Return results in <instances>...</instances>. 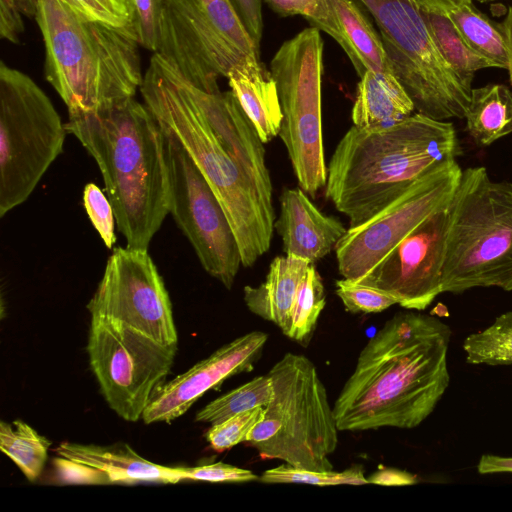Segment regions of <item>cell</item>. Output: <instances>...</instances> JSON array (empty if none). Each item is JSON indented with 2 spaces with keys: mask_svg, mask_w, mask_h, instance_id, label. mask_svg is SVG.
<instances>
[{
  "mask_svg": "<svg viewBox=\"0 0 512 512\" xmlns=\"http://www.w3.org/2000/svg\"><path fill=\"white\" fill-rule=\"evenodd\" d=\"M450 339V327L432 315L407 311L388 319L335 400L339 431L419 426L449 386Z\"/></svg>",
  "mask_w": 512,
  "mask_h": 512,
  "instance_id": "6da1fadb",
  "label": "cell"
},
{
  "mask_svg": "<svg viewBox=\"0 0 512 512\" xmlns=\"http://www.w3.org/2000/svg\"><path fill=\"white\" fill-rule=\"evenodd\" d=\"M95 160L126 246L148 247L169 213L170 180L164 130L134 98L65 123Z\"/></svg>",
  "mask_w": 512,
  "mask_h": 512,
  "instance_id": "7a4b0ae2",
  "label": "cell"
},
{
  "mask_svg": "<svg viewBox=\"0 0 512 512\" xmlns=\"http://www.w3.org/2000/svg\"><path fill=\"white\" fill-rule=\"evenodd\" d=\"M461 154L452 122L418 112L387 127L353 125L327 166L325 196L358 226L414 181Z\"/></svg>",
  "mask_w": 512,
  "mask_h": 512,
  "instance_id": "3957f363",
  "label": "cell"
},
{
  "mask_svg": "<svg viewBox=\"0 0 512 512\" xmlns=\"http://www.w3.org/2000/svg\"><path fill=\"white\" fill-rule=\"evenodd\" d=\"M44 74L68 117L134 98L144 75L134 22L114 27L81 18L59 0H39Z\"/></svg>",
  "mask_w": 512,
  "mask_h": 512,
  "instance_id": "277c9868",
  "label": "cell"
},
{
  "mask_svg": "<svg viewBox=\"0 0 512 512\" xmlns=\"http://www.w3.org/2000/svg\"><path fill=\"white\" fill-rule=\"evenodd\" d=\"M140 93L144 104L188 152L222 205L235 234L242 266L252 267L270 248L275 213L224 149L190 83L170 62L153 53Z\"/></svg>",
  "mask_w": 512,
  "mask_h": 512,
  "instance_id": "5b68a950",
  "label": "cell"
},
{
  "mask_svg": "<svg viewBox=\"0 0 512 512\" xmlns=\"http://www.w3.org/2000/svg\"><path fill=\"white\" fill-rule=\"evenodd\" d=\"M489 287L512 291V182L469 167L450 203L442 293Z\"/></svg>",
  "mask_w": 512,
  "mask_h": 512,
  "instance_id": "8992f818",
  "label": "cell"
},
{
  "mask_svg": "<svg viewBox=\"0 0 512 512\" xmlns=\"http://www.w3.org/2000/svg\"><path fill=\"white\" fill-rule=\"evenodd\" d=\"M273 397L246 442L263 459L298 468L333 470L329 456L338 445L336 418L314 363L286 353L268 372Z\"/></svg>",
  "mask_w": 512,
  "mask_h": 512,
  "instance_id": "52a82bcc",
  "label": "cell"
},
{
  "mask_svg": "<svg viewBox=\"0 0 512 512\" xmlns=\"http://www.w3.org/2000/svg\"><path fill=\"white\" fill-rule=\"evenodd\" d=\"M158 50L190 83L218 93L234 68L263 66L231 0H156Z\"/></svg>",
  "mask_w": 512,
  "mask_h": 512,
  "instance_id": "ba28073f",
  "label": "cell"
},
{
  "mask_svg": "<svg viewBox=\"0 0 512 512\" xmlns=\"http://www.w3.org/2000/svg\"><path fill=\"white\" fill-rule=\"evenodd\" d=\"M68 131L47 94L0 63V217L24 203L64 152Z\"/></svg>",
  "mask_w": 512,
  "mask_h": 512,
  "instance_id": "9c48e42d",
  "label": "cell"
},
{
  "mask_svg": "<svg viewBox=\"0 0 512 512\" xmlns=\"http://www.w3.org/2000/svg\"><path fill=\"white\" fill-rule=\"evenodd\" d=\"M379 29L390 68L415 110L436 120L464 119L471 91L438 49L413 0H360Z\"/></svg>",
  "mask_w": 512,
  "mask_h": 512,
  "instance_id": "30bf717a",
  "label": "cell"
},
{
  "mask_svg": "<svg viewBox=\"0 0 512 512\" xmlns=\"http://www.w3.org/2000/svg\"><path fill=\"white\" fill-rule=\"evenodd\" d=\"M269 71L283 116L279 137L299 187L314 198L327 181L322 135L324 41L320 30L311 26L283 42Z\"/></svg>",
  "mask_w": 512,
  "mask_h": 512,
  "instance_id": "8fae6325",
  "label": "cell"
},
{
  "mask_svg": "<svg viewBox=\"0 0 512 512\" xmlns=\"http://www.w3.org/2000/svg\"><path fill=\"white\" fill-rule=\"evenodd\" d=\"M86 349L109 407L136 422L166 383L177 344L159 343L119 321L91 317Z\"/></svg>",
  "mask_w": 512,
  "mask_h": 512,
  "instance_id": "7c38bea8",
  "label": "cell"
},
{
  "mask_svg": "<svg viewBox=\"0 0 512 512\" xmlns=\"http://www.w3.org/2000/svg\"><path fill=\"white\" fill-rule=\"evenodd\" d=\"M162 127L170 180L169 213L203 269L229 290L242 265L231 224L188 152L169 129Z\"/></svg>",
  "mask_w": 512,
  "mask_h": 512,
  "instance_id": "4fadbf2b",
  "label": "cell"
},
{
  "mask_svg": "<svg viewBox=\"0 0 512 512\" xmlns=\"http://www.w3.org/2000/svg\"><path fill=\"white\" fill-rule=\"evenodd\" d=\"M461 174L456 160L443 163L369 220L349 227L334 248L340 275L354 281L362 278L416 226L451 203Z\"/></svg>",
  "mask_w": 512,
  "mask_h": 512,
  "instance_id": "5bb4252c",
  "label": "cell"
},
{
  "mask_svg": "<svg viewBox=\"0 0 512 512\" xmlns=\"http://www.w3.org/2000/svg\"><path fill=\"white\" fill-rule=\"evenodd\" d=\"M87 309L91 317L122 322L165 345L178 344L169 293L148 250L115 247Z\"/></svg>",
  "mask_w": 512,
  "mask_h": 512,
  "instance_id": "9a60e30c",
  "label": "cell"
},
{
  "mask_svg": "<svg viewBox=\"0 0 512 512\" xmlns=\"http://www.w3.org/2000/svg\"><path fill=\"white\" fill-rule=\"evenodd\" d=\"M450 204L416 226L357 280L383 290L407 310L422 311L442 293Z\"/></svg>",
  "mask_w": 512,
  "mask_h": 512,
  "instance_id": "2e32d148",
  "label": "cell"
},
{
  "mask_svg": "<svg viewBox=\"0 0 512 512\" xmlns=\"http://www.w3.org/2000/svg\"><path fill=\"white\" fill-rule=\"evenodd\" d=\"M268 334L251 331L223 345L186 372L166 382L144 411L145 424L170 423L185 414L208 390L249 372L262 355Z\"/></svg>",
  "mask_w": 512,
  "mask_h": 512,
  "instance_id": "e0dca14e",
  "label": "cell"
},
{
  "mask_svg": "<svg viewBox=\"0 0 512 512\" xmlns=\"http://www.w3.org/2000/svg\"><path fill=\"white\" fill-rule=\"evenodd\" d=\"M192 92L221 145L248 177L265 207L274 211L264 143L232 91L208 93L192 84Z\"/></svg>",
  "mask_w": 512,
  "mask_h": 512,
  "instance_id": "ac0fdd59",
  "label": "cell"
},
{
  "mask_svg": "<svg viewBox=\"0 0 512 512\" xmlns=\"http://www.w3.org/2000/svg\"><path fill=\"white\" fill-rule=\"evenodd\" d=\"M274 229L285 255L310 263L328 255L347 231L337 217L322 213L301 188L283 190Z\"/></svg>",
  "mask_w": 512,
  "mask_h": 512,
  "instance_id": "d6986e66",
  "label": "cell"
},
{
  "mask_svg": "<svg viewBox=\"0 0 512 512\" xmlns=\"http://www.w3.org/2000/svg\"><path fill=\"white\" fill-rule=\"evenodd\" d=\"M57 455L84 463L105 472L111 483L156 482L174 484L183 480L180 467L151 462L126 443L113 445L62 442Z\"/></svg>",
  "mask_w": 512,
  "mask_h": 512,
  "instance_id": "ffe728a7",
  "label": "cell"
},
{
  "mask_svg": "<svg viewBox=\"0 0 512 512\" xmlns=\"http://www.w3.org/2000/svg\"><path fill=\"white\" fill-rule=\"evenodd\" d=\"M330 25L325 31L344 50L357 75L392 72L380 34L354 0H327Z\"/></svg>",
  "mask_w": 512,
  "mask_h": 512,
  "instance_id": "44dd1931",
  "label": "cell"
},
{
  "mask_svg": "<svg viewBox=\"0 0 512 512\" xmlns=\"http://www.w3.org/2000/svg\"><path fill=\"white\" fill-rule=\"evenodd\" d=\"M309 265L310 262L293 256L275 257L265 280L256 287L247 285L243 289V300L249 311L272 322L284 333Z\"/></svg>",
  "mask_w": 512,
  "mask_h": 512,
  "instance_id": "7402d4cb",
  "label": "cell"
},
{
  "mask_svg": "<svg viewBox=\"0 0 512 512\" xmlns=\"http://www.w3.org/2000/svg\"><path fill=\"white\" fill-rule=\"evenodd\" d=\"M414 111L412 100L393 72L368 70L360 77L351 112L353 125L387 127Z\"/></svg>",
  "mask_w": 512,
  "mask_h": 512,
  "instance_id": "603a6c76",
  "label": "cell"
},
{
  "mask_svg": "<svg viewBox=\"0 0 512 512\" xmlns=\"http://www.w3.org/2000/svg\"><path fill=\"white\" fill-rule=\"evenodd\" d=\"M230 90L266 144L279 135L282 110L274 79L264 66L254 70L234 68L228 75Z\"/></svg>",
  "mask_w": 512,
  "mask_h": 512,
  "instance_id": "cb8c5ba5",
  "label": "cell"
},
{
  "mask_svg": "<svg viewBox=\"0 0 512 512\" xmlns=\"http://www.w3.org/2000/svg\"><path fill=\"white\" fill-rule=\"evenodd\" d=\"M464 119L469 136L479 147L511 134L512 90L496 83L473 88Z\"/></svg>",
  "mask_w": 512,
  "mask_h": 512,
  "instance_id": "d4e9b609",
  "label": "cell"
},
{
  "mask_svg": "<svg viewBox=\"0 0 512 512\" xmlns=\"http://www.w3.org/2000/svg\"><path fill=\"white\" fill-rule=\"evenodd\" d=\"M447 16L472 51L488 60L493 67L507 70L506 44L498 24L479 11L472 1Z\"/></svg>",
  "mask_w": 512,
  "mask_h": 512,
  "instance_id": "484cf974",
  "label": "cell"
},
{
  "mask_svg": "<svg viewBox=\"0 0 512 512\" xmlns=\"http://www.w3.org/2000/svg\"><path fill=\"white\" fill-rule=\"evenodd\" d=\"M51 442L21 420L0 422V449L34 482L41 475Z\"/></svg>",
  "mask_w": 512,
  "mask_h": 512,
  "instance_id": "4316f807",
  "label": "cell"
},
{
  "mask_svg": "<svg viewBox=\"0 0 512 512\" xmlns=\"http://www.w3.org/2000/svg\"><path fill=\"white\" fill-rule=\"evenodd\" d=\"M422 12L442 56L464 84L472 88L474 73L480 69L493 67L492 64L468 47L447 15Z\"/></svg>",
  "mask_w": 512,
  "mask_h": 512,
  "instance_id": "83f0119b",
  "label": "cell"
},
{
  "mask_svg": "<svg viewBox=\"0 0 512 512\" xmlns=\"http://www.w3.org/2000/svg\"><path fill=\"white\" fill-rule=\"evenodd\" d=\"M325 288L314 263H310L294 301L287 329L283 333L301 346H308L325 307Z\"/></svg>",
  "mask_w": 512,
  "mask_h": 512,
  "instance_id": "f1b7e54d",
  "label": "cell"
},
{
  "mask_svg": "<svg viewBox=\"0 0 512 512\" xmlns=\"http://www.w3.org/2000/svg\"><path fill=\"white\" fill-rule=\"evenodd\" d=\"M274 394L270 376H256L243 385L214 399L195 416V421L214 425L243 411L266 406Z\"/></svg>",
  "mask_w": 512,
  "mask_h": 512,
  "instance_id": "f546056e",
  "label": "cell"
},
{
  "mask_svg": "<svg viewBox=\"0 0 512 512\" xmlns=\"http://www.w3.org/2000/svg\"><path fill=\"white\" fill-rule=\"evenodd\" d=\"M463 349L470 364H512V311L498 316L484 330L468 335Z\"/></svg>",
  "mask_w": 512,
  "mask_h": 512,
  "instance_id": "4dcf8cb0",
  "label": "cell"
},
{
  "mask_svg": "<svg viewBox=\"0 0 512 512\" xmlns=\"http://www.w3.org/2000/svg\"><path fill=\"white\" fill-rule=\"evenodd\" d=\"M259 481L267 484L304 483L318 486L364 485L369 483L360 466H352L343 471H319L298 468L286 463L265 470L259 477Z\"/></svg>",
  "mask_w": 512,
  "mask_h": 512,
  "instance_id": "1f68e13d",
  "label": "cell"
},
{
  "mask_svg": "<svg viewBox=\"0 0 512 512\" xmlns=\"http://www.w3.org/2000/svg\"><path fill=\"white\" fill-rule=\"evenodd\" d=\"M83 19L114 27L134 22L133 0H59Z\"/></svg>",
  "mask_w": 512,
  "mask_h": 512,
  "instance_id": "d6a6232c",
  "label": "cell"
},
{
  "mask_svg": "<svg viewBox=\"0 0 512 512\" xmlns=\"http://www.w3.org/2000/svg\"><path fill=\"white\" fill-rule=\"evenodd\" d=\"M336 295L350 313H380L397 304L396 299L383 290L342 278L335 282Z\"/></svg>",
  "mask_w": 512,
  "mask_h": 512,
  "instance_id": "836d02e7",
  "label": "cell"
},
{
  "mask_svg": "<svg viewBox=\"0 0 512 512\" xmlns=\"http://www.w3.org/2000/svg\"><path fill=\"white\" fill-rule=\"evenodd\" d=\"M264 410V406H258L211 425L206 439L212 449L222 452L239 443L246 442L248 434L263 418Z\"/></svg>",
  "mask_w": 512,
  "mask_h": 512,
  "instance_id": "e575fe53",
  "label": "cell"
},
{
  "mask_svg": "<svg viewBox=\"0 0 512 512\" xmlns=\"http://www.w3.org/2000/svg\"><path fill=\"white\" fill-rule=\"evenodd\" d=\"M85 211L108 249L116 242L115 214L106 194L94 183H87L83 190Z\"/></svg>",
  "mask_w": 512,
  "mask_h": 512,
  "instance_id": "d590c367",
  "label": "cell"
},
{
  "mask_svg": "<svg viewBox=\"0 0 512 512\" xmlns=\"http://www.w3.org/2000/svg\"><path fill=\"white\" fill-rule=\"evenodd\" d=\"M280 16H303L311 26L326 31L330 25V10L327 0H265Z\"/></svg>",
  "mask_w": 512,
  "mask_h": 512,
  "instance_id": "8d00e7d4",
  "label": "cell"
},
{
  "mask_svg": "<svg viewBox=\"0 0 512 512\" xmlns=\"http://www.w3.org/2000/svg\"><path fill=\"white\" fill-rule=\"evenodd\" d=\"M180 469L183 480L212 483H246L259 480V477L252 471L223 462L194 467H180Z\"/></svg>",
  "mask_w": 512,
  "mask_h": 512,
  "instance_id": "74e56055",
  "label": "cell"
},
{
  "mask_svg": "<svg viewBox=\"0 0 512 512\" xmlns=\"http://www.w3.org/2000/svg\"><path fill=\"white\" fill-rule=\"evenodd\" d=\"M52 465L55 479L60 484H112L105 472L66 457L58 455L52 460Z\"/></svg>",
  "mask_w": 512,
  "mask_h": 512,
  "instance_id": "f35d334b",
  "label": "cell"
},
{
  "mask_svg": "<svg viewBox=\"0 0 512 512\" xmlns=\"http://www.w3.org/2000/svg\"><path fill=\"white\" fill-rule=\"evenodd\" d=\"M134 1V25L140 45L156 53L158 50V26L156 0Z\"/></svg>",
  "mask_w": 512,
  "mask_h": 512,
  "instance_id": "ab89813d",
  "label": "cell"
},
{
  "mask_svg": "<svg viewBox=\"0 0 512 512\" xmlns=\"http://www.w3.org/2000/svg\"><path fill=\"white\" fill-rule=\"evenodd\" d=\"M234 3L246 29L260 48L263 32L262 0H234Z\"/></svg>",
  "mask_w": 512,
  "mask_h": 512,
  "instance_id": "60d3db41",
  "label": "cell"
},
{
  "mask_svg": "<svg viewBox=\"0 0 512 512\" xmlns=\"http://www.w3.org/2000/svg\"><path fill=\"white\" fill-rule=\"evenodd\" d=\"M25 31L22 13L14 6L0 2V38L19 44Z\"/></svg>",
  "mask_w": 512,
  "mask_h": 512,
  "instance_id": "b9f144b4",
  "label": "cell"
},
{
  "mask_svg": "<svg viewBox=\"0 0 512 512\" xmlns=\"http://www.w3.org/2000/svg\"><path fill=\"white\" fill-rule=\"evenodd\" d=\"M369 483L384 486H405L417 483L415 475L396 468L381 467L368 478Z\"/></svg>",
  "mask_w": 512,
  "mask_h": 512,
  "instance_id": "7bdbcfd3",
  "label": "cell"
},
{
  "mask_svg": "<svg viewBox=\"0 0 512 512\" xmlns=\"http://www.w3.org/2000/svg\"><path fill=\"white\" fill-rule=\"evenodd\" d=\"M480 474L512 473V457L484 454L477 464Z\"/></svg>",
  "mask_w": 512,
  "mask_h": 512,
  "instance_id": "ee69618b",
  "label": "cell"
},
{
  "mask_svg": "<svg viewBox=\"0 0 512 512\" xmlns=\"http://www.w3.org/2000/svg\"><path fill=\"white\" fill-rule=\"evenodd\" d=\"M424 12L447 15L454 9L472 0H413Z\"/></svg>",
  "mask_w": 512,
  "mask_h": 512,
  "instance_id": "f6af8a7d",
  "label": "cell"
},
{
  "mask_svg": "<svg viewBox=\"0 0 512 512\" xmlns=\"http://www.w3.org/2000/svg\"><path fill=\"white\" fill-rule=\"evenodd\" d=\"M503 35L507 56H508V75L512 87V5L509 7L507 14L501 24H498Z\"/></svg>",
  "mask_w": 512,
  "mask_h": 512,
  "instance_id": "bcb514c9",
  "label": "cell"
},
{
  "mask_svg": "<svg viewBox=\"0 0 512 512\" xmlns=\"http://www.w3.org/2000/svg\"><path fill=\"white\" fill-rule=\"evenodd\" d=\"M0 2L14 6L29 19H35L37 15L39 0H0Z\"/></svg>",
  "mask_w": 512,
  "mask_h": 512,
  "instance_id": "7dc6e473",
  "label": "cell"
},
{
  "mask_svg": "<svg viewBox=\"0 0 512 512\" xmlns=\"http://www.w3.org/2000/svg\"><path fill=\"white\" fill-rule=\"evenodd\" d=\"M480 3H488V2H495V1H498V0H476Z\"/></svg>",
  "mask_w": 512,
  "mask_h": 512,
  "instance_id": "c3c4849f",
  "label": "cell"
}]
</instances>
